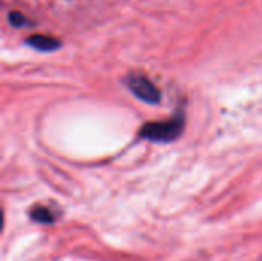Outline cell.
Instances as JSON below:
<instances>
[{"instance_id": "1", "label": "cell", "mask_w": 262, "mask_h": 261, "mask_svg": "<svg viewBox=\"0 0 262 261\" xmlns=\"http://www.w3.org/2000/svg\"><path fill=\"white\" fill-rule=\"evenodd\" d=\"M184 129V118L183 115L169 118L166 122H154L146 123L140 129V135L146 140L157 142V143H169L177 140Z\"/></svg>"}, {"instance_id": "2", "label": "cell", "mask_w": 262, "mask_h": 261, "mask_svg": "<svg viewBox=\"0 0 262 261\" xmlns=\"http://www.w3.org/2000/svg\"><path fill=\"white\" fill-rule=\"evenodd\" d=\"M126 86L129 88V91L140 98L141 102L150 103V105H157L161 100V92L157 89V86L144 75L141 74H130L126 80H124Z\"/></svg>"}, {"instance_id": "4", "label": "cell", "mask_w": 262, "mask_h": 261, "mask_svg": "<svg viewBox=\"0 0 262 261\" xmlns=\"http://www.w3.org/2000/svg\"><path fill=\"white\" fill-rule=\"evenodd\" d=\"M29 215L34 222L41 223V225H52L57 220V214H54V211H51L49 208H45V206L32 208Z\"/></svg>"}, {"instance_id": "3", "label": "cell", "mask_w": 262, "mask_h": 261, "mask_svg": "<svg viewBox=\"0 0 262 261\" xmlns=\"http://www.w3.org/2000/svg\"><path fill=\"white\" fill-rule=\"evenodd\" d=\"M25 43L37 51L41 52H48V51H55L61 46L60 40L51 37V35H45V34H34L31 37H28L25 40Z\"/></svg>"}, {"instance_id": "5", "label": "cell", "mask_w": 262, "mask_h": 261, "mask_svg": "<svg viewBox=\"0 0 262 261\" xmlns=\"http://www.w3.org/2000/svg\"><path fill=\"white\" fill-rule=\"evenodd\" d=\"M8 20H9V23H11L12 26H15V28H23V26L28 25L26 17H25L21 12H18V11L9 12V14H8Z\"/></svg>"}]
</instances>
